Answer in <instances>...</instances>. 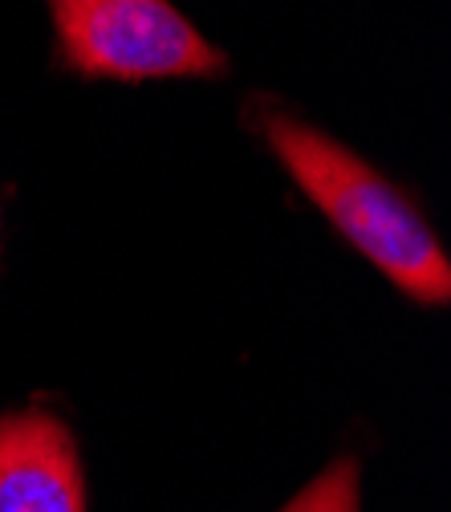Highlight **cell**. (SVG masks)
<instances>
[{"label": "cell", "instance_id": "6da1fadb", "mask_svg": "<svg viewBox=\"0 0 451 512\" xmlns=\"http://www.w3.org/2000/svg\"><path fill=\"white\" fill-rule=\"evenodd\" d=\"M265 139L289 175L305 187V196L370 265H378L407 297L423 305H447V252L391 179H382L370 163L285 114L265 118Z\"/></svg>", "mask_w": 451, "mask_h": 512}, {"label": "cell", "instance_id": "277c9868", "mask_svg": "<svg viewBox=\"0 0 451 512\" xmlns=\"http://www.w3.org/2000/svg\"><path fill=\"white\" fill-rule=\"evenodd\" d=\"M281 512H358V464L342 460V464L326 468Z\"/></svg>", "mask_w": 451, "mask_h": 512}, {"label": "cell", "instance_id": "3957f363", "mask_svg": "<svg viewBox=\"0 0 451 512\" xmlns=\"http://www.w3.org/2000/svg\"><path fill=\"white\" fill-rule=\"evenodd\" d=\"M66 423L25 411L0 419V512H86Z\"/></svg>", "mask_w": 451, "mask_h": 512}, {"label": "cell", "instance_id": "7a4b0ae2", "mask_svg": "<svg viewBox=\"0 0 451 512\" xmlns=\"http://www.w3.org/2000/svg\"><path fill=\"white\" fill-rule=\"evenodd\" d=\"M66 61L86 78H212L228 57L171 0H49Z\"/></svg>", "mask_w": 451, "mask_h": 512}]
</instances>
